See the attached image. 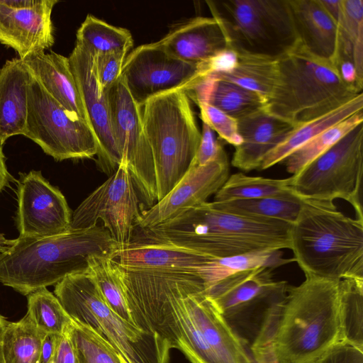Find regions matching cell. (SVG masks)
I'll use <instances>...</instances> for the list:
<instances>
[{
	"instance_id": "1",
	"label": "cell",
	"mask_w": 363,
	"mask_h": 363,
	"mask_svg": "<svg viewBox=\"0 0 363 363\" xmlns=\"http://www.w3.org/2000/svg\"><path fill=\"white\" fill-rule=\"evenodd\" d=\"M274 305L249 347L257 363H314L339 341L340 280L305 275Z\"/></svg>"
},
{
	"instance_id": "2",
	"label": "cell",
	"mask_w": 363,
	"mask_h": 363,
	"mask_svg": "<svg viewBox=\"0 0 363 363\" xmlns=\"http://www.w3.org/2000/svg\"><path fill=\"white\" fill-rule=\"evenodd\" d=\"M291 225L229 213L206 201L156 226L135 228L130 243L173 245L223 258L290 249Z\"/></svg>"
},
{
	"instance_id": "3",
	"label": "cell",
	"mask_w": 363,
	"mask_h": 363,
	"mask_svg": "<svg viewBox=\"0 0 363 363\" xmlns=\"http://www.w3.org/2000/svg\"><path fill=\"white\" fill-rule=\"evenodd\" d=\"M0 282L22 295L87 272L92 255L114 258L118 244L103 225L0 242Z\"/></svg>"
},
{
	"instance_id": "4",
	"label": "cell",
	"mask_w": 363,
	"mask_h": 363,
	"mask_svg": "<svg viewBox=\"0 0 363 363\" xmlns=\"http://www.w3.org/2000/svg\"><path fill=\"white\" fill-rule=\"evenodd\" d=\"M290 242L305 275L363 281V221L345 216L333 202L302 199Z\"/></svg>"
},
{
	"instance_id": "5",
	"label": "cell",
	"mask_w": 363,
	"mask_h": 363,
	"mask_svg": "<svg viewBox=\"0 0 363 363\" xmlns=\"http://www.w3.org/2000/svg\"><path fill=\"white\" fill-rule=\"evenodd\" d=\"M359 94L343 82L333 62L314 55L298 40L278 57L277 79L265 111L298 125L337 108Z\"/></svg>"
},
{
	"instance_id": "6",
	"label": "cell",
	"mask_w": 363,
	"mask_h": 363,
	"mask_svg": "<svg viewBox=\"0 0 363 363\" xmlns=\"http://www.w3.org/2000/svg\"><path fill=\"white\" fill-rule=\"evenodd\" d=\"M140 110L154 162L157 202L191 166L201 134L185 89L155 96L140 106Z\"/></svg>"
},
{
	"instance_id": "7",
	"label": "cell",
	"mask_w": 363,
	"mask_h": 363,
	"mask_svg": "<svg viewBox=\"0 0 363 363\" xmlns=\"http://www.w3.org/2000/svg\"><path fill=\"white\" fill-rule=\"evenodd\" d=\"M54 294L72 319L93 328L128 363H169V345L115 313L89 271L65 277L55 285Z\"/></svg>"
},
{
	"instance_id": "8",
	"label": "cell",
	"mask_w": 363,
	"mask_h": 363,
	"mask_svg": "<svg viewBox=\"0 0 363 363\" xmlns=\"http://www.w3.org/2000/svg\"><path fill=\"white\" fill-rule=\"evenodd\" d=\"M363 123L290 177V188L301 199L333 202L341 199L363 221Z\"/></svg>"
},
{
	"instance_id": "9",
	"label": "cell",
	"mask_w": 363,
	"mask_h": 363,
	"mask_svg": "<svg viewBox=\"0 0 363 363\" xmlns=\"http://www.w3.org/2000/svg\"><path fill=\"white\" fill-rule=\"evenodd\" d=\"M273 269L257 267L228 276L206 289L219 312L248 349L269 309L286 296L289 285Z\"/></svg>"
},
{
	"instance_id": "10",
	"label": "cell",
	"mask_w": 363,
	"mask_h": 363,
	"mask_svg": "<svg viewBox=\"0 0 363 363\" xmlns=\"http://www.w3.org/2000/svg\"><path fill=\"white\" fill-rule=\"evenodd\" d=\"M220 13L231 48L279 57L298 38L288 0H230Z\"/></svg>"
},
{
	"instance_id": "11",
	"label": "cell",
	"mask_w": 363,
	"mask_h": 363,
	"mask_svg": "<svg viewBox=\"0 0 363 363\" xmlns=\"http://www.w3.org/2000/svg\"><path fill=\"white\" fill-rule=\"evenodd\" d=\"M23 135L57 161L92 158L98 152L96 137L87 122L64 108L32 74Z\"/></svg>"
},
{
	"instance_id": "12",
	"label": "cell",
	"mask_w": 363,
	"mask_h": 363,
	"mask_svg": "<svg viewBox=\"0 0 363 363\" xmlns=\"http://www.w3.org/2000/svg\"><path fill=\"white\" fill-rule=\"evenodd\" d=\"M149 206L128 164H121L72 214L70 229L89 228L99 220L119 247L129 245L140 215Z\"/></svg>"
},
{
	"instance_id": "13",
	"label": "cell",
	"mask_w": 363,
	"mask_h": 363,
	"mask_svg": "<svg viewBox=\"0 0 363 363\" xmlns=\"http://www.w3.org/2000/svg\"><path fill=\"white\" fill-rule=\"evenodd\" d=\"M113 138L151 207L157 202L156 181L151 149L143 131L140 106L121 77L106 92Z\"/></svg>"
},
{
	"instance_id": "14",
	"label": "cell",
	"mask_w": 363,
	"mask_h": 363,
	"mask_svg": "<svg viewBox=\"0 0 363 363\" xmlns=\"http://www.w3.org/2000/svg\"><path fill=\"white\" fill-rule=\"evenodd\" d=\"M198 65L169 54L159 42L135 48L123 63L121 79L139 106L159 94L186 89L199 79Z\"/></svg>"
},
{
	"instance_id": "15",
	"label": "cell",
	"mask_w": 363,
	"mask_h": 363,
	"mask_svg": "<svg viewBox=\"0 0 363 363\" xmlns=\"http://www.w3.org/2000/svg\"><path fill=\"white\" fill-rule=\"evenodd\" d=\"M17 226L21 238H43L70 230L72 212L65 197L40 171L21 174Z\"/></svg>"
},
{
	"instance_id": "16",
	"label": "cell",
	"mask_w": 363,
	"mask_h": 363,
	"mask_svg": "<svg viewBox=\"0 0 363 363\" xmlns=\"http://www.w3.org/2000/svg\"><path fill=\"white\" fill-rule=\"evenodd\" d=\"M69 63L85 111L86 122L98 144L97 164L108 175L121 162L111 133L106 93L103 94L97 79L95 54L76 43Z\"/></svg>"
},
{
	"instance_id": "17",
	"label": "cell",
	"mask_w": 363,
	"mask_h": 363,
	"mask_svg": "<svg viewBox=\"0 0 363 363\" xmlns=\"http://www.w3.org/2000/svg\"><path fill=\"white\" fill-rule=\"evenodd\" d=\"M228 177L229 162L225 152L204 165H191L163 199L140 215L136 228L156 226L206 202L210 196L221 188Z\"/></svg>"
},
{
	"instance_id": "18",
	"label": "cell",
	"mask_w": 363,
	"mask_h": 363,
	"mask_svg": "<svg viewBox=\"0 0 363 363\" xmlns=\"http://www.w3.org/2000/svg\"><path fill=\"white\" fill-rule=\"evenodd\" d=\"M57 0H0V43L21 60L52 46L51 15Z\"/></svg>"
},
{
	"instance_id": "19",
	"label": "cell",
	"mask_w": 363,
	"mask_h": 363,
	"mask_svg": "<svg viewBox=\"0 0 363 363\" xmlns=\"http://www.w3.org/2000/svg\"><path fill=\"white\" fill-rule=\"evenodd\" d=\"M212 17L199 16L178 25L158 42L174 57L198 65L231 48L230 39L216 7L208 2Z\"/></svg>"
},
{
	"instance_id": "20",
	"label": "cell",
	"mask_w": 363,
	"mask_h": 363,
	"mask_svg": "<svg viewBox=\"0 0 363 363\" xmlns=\"http://www.w3.org/2000/svg\"><path fill=\"white\" fill-rule=\"evenodd\" d=\"M237 121L242 143L235 147L231 164L245 172L259 169L265 156L296 126L265 110Z\"/></svg>"
},
{
	"instance_id": "21",
	"label": "cell",
	"mask_w": 363,
	"mask_h": 363,
	"mask_svg": "<svg viewBox=\"0 0 363 363\" xmlns=\"http://www.w3.org/2000/svg\"><path fill=\"white\" fill-rule=\"evenodd\" d=\"M301 44L314 55L335 65L337 24L320 0H288Z\"/></svg>"
},
{
	"instance_id": "22",
	"label": "cell",
	"mask_w": 363,
	"mask_h": 363,
	"mask_svg": "<svg viewBox=\"0 0 363 363\" xmlns=\"http://www.w3.org/2000/svg\"><path fill=\"white\" fill-rule=\"evenodd\" d=\"M30 78L20 58L7 60L0 69V145L11 136L25 133Z\"/></svg>"
},
{
	"instance_id": "23",
	"label": "cell",
	"mask_w": 363,
	"mask_h": 363,
	"mask_svg": "<svg viewBox=\"0 0 363 363\" xmlns=\"http://www.w3.org/2000/svg\"><path fill=\"white\" fill-rule=\"evenodd\" d=\"M30 74L64 108L86 121L68 57L38 51L22 60Z\"/></svg>"
},
{
	"instance_id": "24",
	"label": "cell",
	"mask_w": 363,
	"mask_h": 363,
	"mask_svg": "<svg viewBox=\"0 0 363 363\" xmlns=\"http://www.w3.org/2000/svg\"><path fill=\"white\" fill-rule=\"evenodd\" d=\"M213 257L173 245L129 244L119 247L114 259L130 268L179 269L203 274Z\"/></svg>"
},
{
	"instance_id": "25",
	"label": "cell",
	"mask_w": 363,
	"mask_h": 363,
	"mask_svg": "<svg viewBox=\"0 0 363 363\" xmlns=\"http://www.w3.org/2000/svg\"><path fill=\"white\" fill-rule=\"evenodd\" d=\"M195 103L211 105L239 120L265 110L267 101L259 94L212 74L185 89Z\"/></svg>"
},
{
	"instance_id": "26",
	"label": "cell",
	"mask_w": 363,
	"mask_h": 363,
	"mask_svg": "<svg viewBox=\"0 0 363 363\" xmlns=\"http://www.w3.org/2000/svg\"><path fill=\"white\" fill-rule=\"evenodd\" d=\"M360 111H363L362 92L337 108L296 125L286 138L265 156L259 169H267L283 162L287 157L313 138Z\"/></svg>"
},
{
	"instance_id": "27",
	"label": "cell",
	"mask_w": 363,
	"mask_h": 363,
	"mask_svg": "<svg viewBox=\"0 0 363 363\" xmlns=\"http://www.w3.org/2000/svg\"><path fill=\"white\" fill-rule=\"evenodd\" d=\"M234 50L238 55L236 67L229 72L210 74L254 91L267 101L277 79L278 57Z\"/></svg>"
},
{
	"instance_id": "28",
	"label": "cell",
	"mask_w": 363,
	"mask_h": 363,
	"mask_svg": "<svg viewBox=\"0 0 363 363\" xmlns=\"http://www.w3.org/2000/svg\"><path fill=\"white\" fill-rule=\"evenodd\" d=\"M337 24L335 65L341 60L351 61L359 82L363 84V1L340 0Z\"/></svg>"
},
{
	"instance_id": "29",
	"label": "cell",
	"mask_w": 363,
	"mask_h": 363,
	"mask_svg": "<svg viewBox=\"0 0 363 363\" xmlns=\"http://www.w3.org/2000/svg\"><path fill=\"white\" fill-rule=\"evenodd\" d=\"M302 199L296 194L233 200L225 202L212 201L213 205L229 213L241 216L279 220L292 223L301 208Z\"/></svg>"
},
{
	"instance_id": "30",
	"label": "cell",
	"mask_w": 363,
	"mask_h": 363,
	"mask_svg": "<svg viewBox=\"0 0 363 363\" xmlns=\"http://www.w3.org/2000/svg\"><path fill=\"white\" fill-rule=\"evenodd\" d=\"M46 335L27 313L17 322H7L2 335L5 363H39L41 345Z\"/></svg>"
},
{
	"instance_id": "31",
	"label": "cell",
	"mask_w": 363,
	"mask_h": 363,
	"mask_svg": "<svg viewBox=\"0 0 363 363\" xmlns=\"http://www.w3.org/2000/svg\"><path fill=\"white\" fill-rule=\"evenodd\" d=\"M290 177L286 179H270L247 176L238 172L228 177L215 194L213 201L225 202L290 195L294 194L290 188Z\"/></svg>"
},
{
	"instance_id": "32",
	"label": "cell",
	"mask_w": 363,
	"mask_h": 363,
	"mask_svg": "<svg viewBox=\"0 0 363 363\" xmlns=\"http://www.w3.org/2000/svg\"><path fill=\"white\" fill-rule=\"evenodd\" d=\"M339 326V341L363 350V281L340 280Z\"/></svg>"
},
{
	"instance_id": "33",
	"label": "cell",
	"mask_w": 363,
	"mask_h": 363,
	"mask_svg": "<svg viewBox=\"0 0 363 363\" xmlns=\"http://www.w3.org/2000/svg\"><path fill=\"white\" fill-rule=\"evenodd\" d=\"M88 271L109 308L122 319L134 325L124 293L119 264L109 257L92 255L89 259Z\"/></svg>"
},
{
	"instance_id": "34",
	"label": "cell",
	"mask_w": 363,
	"mask_h": 363,
	"mask_svg": "<svg viewBox=\"0 0 363 363\" xmlns=\"http://www.w3.org/2000/svg\"><path fill=\"white\" fill-rule=\"evenodd\" d=\"M77 43L98 55L129 50L133 40L130 32L87 15L77 32Z\"/></svg>"
},
{
	"instance_id": "35",
	"label": "cell",
	"mask_w": 363,
	"mask_h": 363,
	"mask_svg": "<svg viewBox=\"0 0 363 363\" xmlns=\"http://www.w3.org/2000/svg\"><path fill=\"white\" fill-rule=\"evenodd\" d=\"M363 123V111L330 127L296 150L284 162L286 171L292 175L324 153L350 131Z\"/></svg>"
},
{
	"instance_id": "36",
	"label": "cell",
	"mask_w": 363,
	"mask_h": 363,
	"mask_svg": "<svg viewBox=\"0 0 363 363\" xmlns=\"http://www.w3.org/2000/svg\"><path fill=\"white\" fill-rule=\"evenodd\" d=\"M27 296L26 313L40 330L53 335H61L66 331L72 320L54 294L47 288H42Z\"/></svg>"
},
{
	"instance_id": "37",
	"label": "cell",
	"mask_w": 363,
	"mask_h": 363,
	"mask_svg": "<svg viewBox=\"0 0 363 363\" xmlns=\"http://www.w3.org/2000/svg\"><path fill=\"white\" fill-rule=\"evenodd\" d=\"M67 332L79 363H121L116 349L93 328L72 319Z\"/></svg>"
},
{
	"instance_id": "38",
	"label": "cell",
	"mask_w": 363,
	"mask_h": 363,
	"mask_svg": "<svg viewBox=\"0 0 363 363\" xmlns=\"http://www.w3.org/2000/svg\"><path fill=\"white\" fill-rule=\"evenodd\" d=\"M197 105L200 109L202 121L208 125L222 139L234 147L242 143L236 119L211 105L206 104Z\"/></svg>"
},
{
	"instance_id": "39",
	"label": "cell",
	"mask_w": 363,
	"mask_h": 363,
	"mask_svg": "<svg viewBox=\"0 0 363 363\" xmlns=\"http://www.w3.org/2000/svg\"><path fill=\"white\" fill-rule=\"evenodd\" d=\"M128 51L95 54V66L99 88L103 94L120 79Z\"/></svg>"
},
{
	"instance_id": "40",
	"label": "cell",
	"mask_w": 363,
	"mask_h": 363,
	"mask_svg": "<svg viewBox=\"0 0 363 363\" xmlns=\"http://www.w3.org/2000/svg\"><path fill=\"white\" fill-rule=\"evenodd\" d=\"M201 141L191 165H204L220 156L225 150L216 140L214 131L203 122Z\"/></svg>"
},
{
	"instance_id": "41",
	"label": "cell",
	"mask_w": 363,
	"mask_h": 363,
	"mask_svg": "<svg viewBox=\"0 0 363 363\" xmlns=\"http://www.w3.org/2000/svg\"><path fill=\"white\" fill-rule=\"evenodd\" d=\"M238 64V55L233 48H226L208 60L198 64L199 79L216 72H229ZM197 80V81H198Z\"/></svg>"
},
{
	"instance_id": "42",
	"label": "cell",
	"mask_w": 363,
	"mask_h": 363,
	"mask_svg": "<svg viewBox=\"0 0 363 363\" xmlns=\"http://www.w3.org/2000/svg\"><path fill=\"white\" fill-rule=\"evenodd\" d=\"M314 363H363V350L338 341L328 349Z\"/></svg>"
},
{
	"instance_id": "43",
	"label": "cell",
	"mask_w": 363,
	"mask_h": 363,
	"mask_svg": "<svg viewBox=\"0 0 363 363\" xmlns=\"http://www.w3.org/2000/svg\"><path fill=\"white\" fill-rule=\"evenodd\" d=\"M52 363H79L67 329L57 337V348Z\"/></svg>"
},
{
	"instance_id": "44",
	"label": "cell",
	"mask_w": 363,
	"mask_h": 363,
	"mask_svg": "<svg viewBox=\"0 0 363 363\" xmlns=\"http://www.w3.org/2000/svg\"><path fill=\"white\" fill-rule=\"evenodd\" d=\"M59 335L47 334L42 342L39 363H52Z\"/></svg>"
},
{
	"instance_id": "45",
	"label": "cell",
	"mask_w": 363,
	"mask_h": 363,
	"mask_svg": "<svg viewBox=\"0 0 363 363\" xmlns=\"http://www.w3.org/2000/svg\"><path fill=\"white\" fill-rule=\"evenodd\" d=\"M11 177L5 163V157L3 153L2 145H0V193L1 190L8 185Z\"/></svg>"
},
{
	"instance_id": "46",
	"label": "cell",
	"mask_w": 363,
	"mask_h": 363,
	"mask_svg": "<svg viewBox=\"0 0 363 363\" xmlns=\"http://www.w3.org/2000/svg\"><path fill=\"white\" fill-rule=\"evenodd\" d=\"M7 322L8 321L0 315V363H5L2 352V335Z\"/></svg>"
},
{
	"instance_id": "47",
	"label": "cell",
	"mask_w": 363,
	"mask_h": 363,
	"mask_svg": "<svg viewBox=\"0 0 363 363\" xmlns=\"http://www.w3.org/2000/svg\"><path fill=\"white\" fill-rule=\"evenodd\" d=\"M120 358H121V363H128L123 357L121 355H120Z\"/></svg>"
},
{
	"instance_id": "48",
	"label": "cell",
	"mask_w": 363,
	"mask_h": 363,
	"mask_svg": "<svg viewBox=\"0 0 363 363\" xmlns=\"http://www.w3.org/2000/svg\"><path fill=\"white\" fill-rule=\"evenodd\" d=\"M251 363H257V362H255L252 359V357H251Z\"/></svg>"
}]
</instances>
